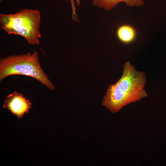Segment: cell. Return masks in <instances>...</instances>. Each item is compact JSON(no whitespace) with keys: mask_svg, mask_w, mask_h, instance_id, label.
I'll return each mask as SVG.
<instances>
[{"mask_svg":"<svg viewBox=\"0 0 166 166\" xmlns=\"http://www.w3.org/2000/svg\"><path fill=\"white\" fill-rule=\"evenodd\" d=\"M121 77L109 86L102 101V105L113 113L147 96L144 73L137 71L129 61L126 62Z\"/></svg>","mask_w":166,"mask_h":166,"instance_id":"cell-1","label":"cell"},{"mask_svg":"<svg viewBox=\"0 0 166 166\" xmlns=\"http://www.w3.org/2000/svg\"><path fill=\"white\" fill-rule=\"evenodd\" d=\"M41 19L38 10L22 9L14 14H1L0 26L8 34L20 35L30 44L38 45L42 36L39 30Z\"/></svg>","mask_w":166,"mask_h":166,"instance_id":"cell-2","label":"cell"},{"mask_svg":"<svg viewBox=\"0 0 166 166\" xmlns=\"http://www.w3.org/2000/svg\"><path fill=\"white\" fill-rule=\"evenodd\" d=\"M21 75L37 79L51 90L55 87L41 67L36 50L32 53L8 56L0 59V82L12 75Z\"/></svg>","mask_w":166,"mask_h":166,"instance_id":"cell-3","label":"cell"},{"mask_svg":"<svg viewBox=\"0 0 166 166\" xmlns=\"http://www.w3.org/2000/svg\"><path fill=\"white\" fill-rule=\"evenodd\" d=\"M31 105L30 102L24 97L22 94L15 91L6 96L3 107L20 118L25 113L28 112Z\"/></svg>","mask_w":166,"mask_h":166,"instance_id":"cell-4","label":"cell"},{"mask_svg":"<svg viewBox=\"0 0 166 166\" xmlns=\"http://www.w3.org/2000/svg\"><path fill=\"white\" fill-rule=\"evenodd\" d=\"M124 2L128 6H142L144 2L142 0H92L95 6L109 10L113 9L120 2Z\"/></svg>","mask_w":166,"mask_h":166,"instance_id":"cell-5","label":"cell"},{"mask_svg":"<svg viewBox=\"0 0 166 166\" xmlns=\"http://www.w3.org/2000/svg\"><path fill=\"white\" fill-rule=\"evenodd\" d=\"M117 35L121 42L124 43H129L134 39L136 33L132 27L125 25L121 26L118 28Z\"/></svg>","mask_w":166,"mask_h":166,"instance_id":"cell-6","label":"cell"},{"mask_svg":"<svg viewBox=\"0 0 166 166\" xmlns=\"http://www.w3.org/2000/svg\"><path fill=\"white\" fill-rule=\"evenodd\" d=\"M65 1L70 0L71 2L72 9V16L75 17L77 16L76 11V9L75 5L74 0L76 2V4L77 6H79L81 4V0H65Z\"/></svg>","mask_w":166,"mask_h":166,"instance_id":"cell-7","label":"cell"}]
</instances>
